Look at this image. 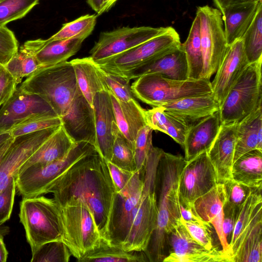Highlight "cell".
<instances>
[{
  "label": "cell",
  "instance_id": "d6a6232c",
  "mask_svg": "<svg viewBox=\"0 0 262 262\" xmlns=\"http://www.w3.org/2000/svg\"><path fill=\"white\" fill-rule=\"evenodd\" d=\"M79 262H145L149 261L143 251H127L120 245L102 239L99 245L87 252Z\"/></svg>",
  "mask_w": 262,
  "mask_h": 262
},
{
  "label": "cell",
  "instance_id": "11a10c76",
  "mask_svg": "<svg viewBox=\"0 0 262 262\" xmlns=\"http://www.w3.org/2000/svg\"><path fill=\"white\" fill-rule=\"evenodd\" d=\"M259 1L260 0H213L215 6L221 12L225 8L230 5Z\"/></svg>",
  "mask_w": 262,
  "mask_h": 262
},
{
  "label": "cell",
  "instance_id": "1f68e13d",
  "mask_svg": "<svg viewBox=\"0 0 262 262\" xmlns=\"http://www.w3.org/2000/svg\"><path fill=\"white\" fill-rule=\"evenodd\" d=\"M232 179L252 188H262V150L254 149L235 160L231 170Z\"/></svg>",
  "mask_w": 262,
  "mask_h": 262
},
{
  "label": "cell",
  "instance_id": "9f6ffc18",
  "mask_svg": "<svg viewBox=\"0 0 262 262\" xmlns=\"http://www.w3.org/2000/svg\"><path fill=\"white\" fill-rule=\"evenodd\" d=\"M118 0H102L101 6L97 15H100L108 11Z\"/></svg>",
  "mask_w": 262,
  "mask_h": 262
},
{
  "label": "cell",
  "instance_id": "e7e4bbea",
  "mask_svg": "<svg viewBox=\"0 0 262 262\" xmlns=\"http://www.w3.org/2000/svg\"><path fill=\"white\" fill-rule=\"evenodd\" d=\"M0 1H1V0H0Z\"/></svg>",
  "mask_w": 262,
  "mask_h": 262
},
{
  "label": "cell",
  "instance_id": "6da1fadb",
  "mask_svg": "<svg viewBox=\"0 0 262 262\" xmlns=\"http://www.w3.org/2000/svg\"><path fill=\"white\" fill-rule=\"evenodd\" d=\"M59 206L74 202L92 211L102 238L110 243V226L116 191L106 161L96 149L58 178L48 190Z\"/></svg>",
  "mask_w": 262,
  "mask_h": 262
},
{
  "label": "cell",
  "instance_id": "6125c7cd",
  "mask_svg": "<svg viewBox=\"0 0 262 262\" xmlns=\"http://www.w3.org/2000/svg\"><path fill=\"white\" fill-rule=\"evenodd\" d=\"M5 133V132L0 130V134H1L2 133Z\"/></svg>",
  "mask_w": 262,
  "mask_h": 262
},
{
  "label": "cell",
  "instance_id": "f6af8a7d",
  "mask_svg": "<svg viewBox=\"0 0 262 262\" xmlns=\"http://www.w3.org/2000/svg\"><path fill=\"white\" fill-rule=\"evenodd\" d=\"M62 124L59 117H40L27 120L10 129L12 136H19L39 131L44 129L58 126Z\"/></svg>",
  "mask_w": 262,
  "mask_h": 262
},
{
  "label": "cell",
  "instance_id": "f1b7e54d",
  "mask_svg": "<svg viewBox=\"0 0 262 262\" xmlns=\"http://www.w3.org/2000/svg\"><path fill=\"white\" fill-rule=\"evenodd\" d=\"M110 95L117 125L135 147L138 132L146 125L145 110L136 99L122 101L111 93Z\"/></svg>",
  "mask_w": 262,
  "mask_h": 262
},
{
  "label": "cell",
  "instance_id": "8992f818",
  "mask_svg": "<svg viewBox=\"0 0 262 262\" xmlns=\"http://www.w3.org/2000/svg\"><path fill=\"white\" fill-rule=\"evenodd\" d=\"M136 98L152 106L158 107L183 98L212 94L210 80H174L151 74L136 79L130 85Z\"/></svg>",
  "mask_w": 262,
  "mask_h": 262
},
{
  "label": "cell",
  "instance_id": "2e32d148",
  "mask_svg": "<svg viewBox=\"0 0 262 262\" xmlns=\"http://www.w3.org/2000/svg\"><path fill=\"white\" fill-rule=\"evenodd\" d=\"M40 117L58 116L42 97L18 88L0 108V130L7 132L27 120Z\"/></svg>",
  "mask_w": 262,
  "mask_h": 262
},
{
  "label": "cell",
  "instance_id": "44dd1931",
  "mask_svg": "<svg viewBox=\"0 0 262 262\" xmlns=\"http://www.w3.org/2000/svg\"><path fill=\"white\" fill-rule=\"evenodd\" d=\"M236 127L237 123L221 124L213 142L207 151L215 169L219 183L232 179Z\"/></svg>",
  "mask_w": 262,
  "mask_h": 262
},
{
  "label": "cell",
  "instance_id": "ac0fdd59",
  "mask_svg": "<svg viewBox=\"0 0 262 262\" xmlns=\"http://www.w3.org/2000/svg\"><path fill=\"white\" fill-rule=\"evenodd\" d=\"M151 74L174 80L188 79L187 62L182 43L162 52L140 66L118 75L130 80Z\"/></svg>",
  "mask_w": 262,
  "mask_h": 262
},
{
  "label": "cell",
  "instance_id": "f546056e",
  "mask_svg": "<svg viewBox=\"0 0 262 262\" xmlns=\"http://www.w3.org/2000/svg\"><path fill=\"white\" fill-rule=\"evenodd\" d=\"M256 149L262 150V104L237 123L233 162Z\"/></svg>",
  "mask_w": 262,
  "mask_h": 262
},
{
  "label": "cell",
  "instance_id": "83f0119b",
  "mask_svg": "<svg viewBox=\"0 0 262 262\" xmlns=\"http://www.w3.org/2000/svg\"><path fill=\"white\" fill-rule=\"evenodd\" d=\"M76 143L61 124L20 167L18 171L32 165L43 166L62 159Z\"/></svg>",
  "mask_w": 262,
  "mask_h": 262
},
{
  "label": "cell",
  "instance_id": "5b68a950",
  "mask_svg": "<svg viewBox=\"0 0 262 262\" xmlns=\"http://www.w3.org/2000/svg\"><path fill=\"white\" fill-rule=\"evenodd\" d=\"M19 217L32 254L48 242L62 241L63 227L59 205L43 196L24 198Z\"/></svg>",
  "mask_w": 262,
  "mask_h": 262
},
{
  "label": "cell",
  "instance_id": "6f0895ef",
  "mask_svg": "<svg viewBox=\"0 0 262 262\" xmlns=\"http://www.w3.org/2000/svg\"><path fill=\"white\" fill-rule=\"evenodd\" d=\"M8 255V252L4 242V237L0 233V262L6 261Z\"/></svg>",
  "mask_w": 262,
  "mask_h": 262
},
{
  "label": "cell",
  "instance_id": "8d00e7d4",
  "mask_svg": "<svg viewBox=\"0 0 262 262\" xmlns=\"http://www.w3.org/2000/svg\"><path fill=\"white\" fill-rule=\"evenodd\" d=\"M241 38L249 63L262 59V6Z\"/></svg>",
  "mask_w": 262,
  "mask_h": 262
},
{
  "label": "cell",
  "instance_id": "277c9868",
  "mask_svg": "<svg viewBox=\"0 0 262 262\" xmlns=\"http://www.w3.org/2000/svg\"><path fill=\"white\" fill-rule=\"evenodd\" d=\"M164 151L150 148L144 174L143 187L132 227L121 247L127 251L144 252L155 230L157 217L156 180L158 163Z\"/></svg>",
  "mask_w": 262,
  "mask_h": 262
},
{
  "label": "cell",
  "instance_id": "be15d7a7",
  "mask_svg": "<svg viewBox=\"0 0 262 262\" xmlns=\"http://www.w3.org/2000/svg\"><path fill=\"white\" fill-rule=\"evenodd\" d=\"M1 66V65L0 64V67Z\"/></svg>",
  "mask_w": 262,
  "mask_h": 262
},
{
  "label": "cell",
  "instance_id": "7dc6e473",
  "mask_svg": "<svg viewBox=\"0 0 262 262\" xmlns=\"http://www.w3.org/2000/svg\"><path fill=\"white\" fill-rule=\"evenodd\" d=\"M18 50L13 32L6 26L0 27V64L5 67Z\"/></svg>",
  "mask_w": 262,
  "mask_h": 262
},
{
  "label": "cell",
  "instance_id": "8fae6325",
  "mask_svg": "<svg viewBox=\"0 0 262 262\" xmlns=\"http://www.w3.org/2000/svg\"><path fill=\"white\" fill-rule=\"evenodd\" d=\"M181 43L179 34L171 27L162 34L96 63L107 72L120 75L140 66L162 52Z\"/></svg>",
  "mask_w": 262,
  "mask_h": 262
},
{
  "label": "cell",
  "instance_id": "ffe728a7",
  "mask_svg": "<svg viewBox=\"0 0 262 262\" xmlns=\"http://www.w3.org/2000/svg\"><path fill=\"white\" fill-rule=\"evenodd\" d=\"M95 115L97 150L106 160L110 161L118 127L115 120L110 93L106 91L98 92L93 101Z\"/></svg>",
  "mask_w": 262,
  "mask_h": 262
},
{
  "label": "cell",
  "instance_id": "ba28073f",
  "mask_svg": "<svg viewBox=\"0 0 262 262\" xmlns=\"http://www.w3.org/2000/svg\"><path fill=\"white\" fill-rule=\"evenodd\" d=\"M95 149L88 142H76L64 158L43 166L32 165L18 171L15 177L16 189L23 198L47 194L58 178L76 162Z\"/></svg>",
  "mask_w": 262,
  "mask_h": 262
},
{
  "label": "cell",
  "instance_id": "94428289",
  "mask_svg": "<svg viewBox=\"0 0 262 262\" xmlns=\"http://www.w3.org/2000/svg\"><path fill=\"white\" fill-rule=\"evenodd\" d=\"M11 136V135L9 132H5L0 134V146Z\"/></svg>",
  "mask_w": 262,
  "mask_h": 262
},
{
  "label": "cell",
  "instance_id": "f907efd6",
  "mask_svg": "<svg viewBox=\"0 0 262 262\" xmlns=\"http://www.w3.org/2000/svg\"><path fill=\"white\" fill-rule=\"evenodd\" d=\"M241 208L232 206L226 202L224 204L222 228L224 236L229 245Z\"/></svg>",
  "mask_w": 262,
  "mask_h": 262
},
{
  "label": "cell",
  "instance_id": "d590c367",
  "mask_svg": "<svg viewBox=\"0 0 262 262\" xmlns=\"http://www.w3.org/2000/svg\"><path fill=\"white\" fill-rule=\"evenodd\" d=\"M41 67L34 55L23 44L4 67L18 84L24 77H29Z\"/></svg>",
  "mask_w": 262,
  "mask_h": 262
},
{
  "label": "cell",
  "instance_id": "680465c9",
  "mask_svg": "<svg viewBox=\"0 0 262 262\" xmlns=\"http://www.w3.org/2000/svg\"><path fill=\"white\" fill-rule=\"evenodd\" d=\"M14 138V137L11 136L0 146V162L13 141Z\"/></svg>",
  "mask_w": 262,
  "mask_h": 262
},
{
  "label": "cell",
  "instance_id": "52a82bcc",
  "mask_svg": "<svg viewBox=\"0 0 262 262\" xmlns=\"http://www.w3.org/2000/svg\"><path fill=\"white\" fill-rule=\"evenodd\" d=\"M261 63H249L232 85L220 107L221 124L237 123L262 104Z\"/></svg>",
  "mask_w": 262,
  "mask_h": 262
},
{
  "label": "cell",
  "instance_id": "d4e9b609",
  "mask_svg": "<svg viewBox=\"0 0 262 262\" xmlns=\"http://www.w3.org/2000/svg\"><path fill=\"white\" fill-rule=\"evenodd\" d=\"M84 40L37 39L27 41L24 45L41 67H45L67 61L79 50Z\"/></svg>",
  "mask_w": 262,
  "mask_h": 262
},
{
  "label": "cell",
  "instance_id": "db71d44e",
  "mask_svg": "<svg viewBox=\"0 0 262 262\" xmlns=\"http://www.w3.org/2000/svg\"><path fill=\"white\" fill-rule=\"evenodd\" d=\"M180 208L181 218L186 221L196 222L200 223H206L203 221L194 212L192 208L185 207L180 203Z\"/></svg>",
  "mask_w": 262,
  "mask_h": 262
},
{
  "label": "cell",
  "instance_id": "d6986e66",
  "mask_svg": "<svg viewBox=\"0 0 262 262\" xmlns=\"http://www.w3.org/2000/svg\"><path fill=\"white\" fill-rule=\"evenodd\" d=\"M249 64L242 39L228 46L225 57L211 82L212 94L220 107L230 88Z\"/></svg>",
  "mask_w": 262,
  "mask_h": 262
},
{
  "label": "cell",
  "instance_id": "ee69618b",
  "mask_svg": "<svg viewBox=\"0 0 262 262\" xmlns=\"http://www.w3.org/2000/svg\"><path fill=\"white\" fill-rule=\"evenodd\" d=\"M152 129L147 125L138 132L135 143V158L137 171L144 173L146 162L152 143Z\"/></svg>",
  "mask_w": 262,
  "mask_h": 262
},
{
  "label": "cell",
  "instance_id": "9c48e42d",
  "mask_svg": "<svg viewBox=\"0 0 262 262\" xmlns=\"http://www.w3.org/2000/svg\"><path fill=\"white\" fill-rule=\"evenodd\" d=\"M59 207L62 241L77 260L97 247L103 238L92 211L85 204L76 201Z\"/></svg>",
  "mask_w": 262,
  "mask_h": 262
},
{
  "label": "cell",
  "instance_id": "681fc988",
  "mask_svg": "<svg viewBox=\"0 0 262 262\" xmlns=\"http://www.w3.org/2000/svg\"><path fill=\"white\" fill-rule=\"evenodd\" d=\"M16 191L15 178L0 192V226L8 220L12 213Z\"/></svg>",
  "mask_w": 262,
  "mask_h": 262
},
{
  "label": "cell",
  "instance_id": "f5cc1de1",
  "mask_svg": "<svg viewBox=\"0 0 262 262\" xmlns=\"http://www.w3.org/2000/svg\"><path fill=\"white\" fill-rule=\"evenodd\" d=\"M106 164L116 193H120L125 189L134 172L120 168L108 161H106Z\"/></svg>",
  "mask_w": 262,
  "mask_h": 262
},
{
  "label": "cell",
  "instance_id": "3957f363",
  "mask_svg": "<svg viewBox=\"0 0 262 262\" xmlns=\"http://www.w3.org/2000/svg\"><path fill=\"white\" fill-rule=\"evenodd\" d=\"M19 88L44 99L61 119L71 110L80 90L73 66L67 61L41 67Z\"/></svg>",
  "mask_w": 262,
  "mask_h": 262
},
{
  "label": "cell",
  "instance_id": "7402d4cb",
  "mask_svg": "<svg viewBox=\"0 0 262 262\" xmlns=\"http://www.w3.org/2000/svg\"><path fill=\"white\" fill-rule=\"evenodd\" d=\"M232 262L262 261V201L248 226L230 249Z\"/></svg>",
  "mask_w": 262,
  "mask_h": 262
},
{
  "label": "cell",
  "instance_id": "74e56055",
  "mask_svg": "<svg viewBox=\"0 0 262 262\" xmlns=\"http://www.w3.org/2000/svg\"><path fill=\"white\" fill-rule=\"evenodd\" d=\"M122 169L134 172L137 171L135 147L117 127L115 132L112 157L110 161Z\"/></svg>",
  "mask_w": 262,
  "mask_h": 262
},
{
  "label": "cell",
  "instance_id": "60d3db41",
  "mask_svg": "<svg viewBox=\"0 0 262 262\" xmlns=\"http://www.w3.org/2000/svg\"><path fill=\"white\" fill-rule=\"evenodd\" d=\"M71 253L62 241L44 244L32 254L31 262H68Z\"/></svg>",
  "mask_w": 262,
  "mask_h": 262
},
{
  "label": "cell",
  "instance_id": "ab89813d",
  "mask_svg": "<svg viewBox=\"0 0 262 262\" xmlns=\"http://www.w3.org/2000/svg\"><path fill=\"white\" fill-rule=\"evenodd\" d=\"M39 2V0L0 1V27L24 17Z\"/></svg>",
  "mask_w": 262,
  "mask_h": 262
},
{
  "label": "cell",
  "instance_id": "cb8c5ba5",
  "mask_svg": "<svg viewBox=\"0 0 262 262\" xmlns=\"http://www.w3.org/2000/svg\"><path fill=\"white\" fill-rule=\"evenodd\" d=\"M225 200L223 184L217 183L211 190L197 199L193 203L192 208L203 221L213 226L222 249L230 255L229 244L222 228L223 206Z\"/></svg>",
  "mask_w": 262,
  "mask_h": 262
},
{
  "label": "cell",
  "instance_id": "e0dca14e",
  "mask_svg": "<svg viewBox=\"0 0 262 262\" xmlns=\"http://www.w3.org/2000/svg\"><path fill=\"white\" fill-rule=\"evenodd\" d=\"M59 126L14 137L0 162V192L8 186L11 179L15 178L20 167Z\"/></svg>",
  "mask_w": 262,
  "mask_h": 262
},
{
  "label": "cell",
  "instance_id": "03108f58",
  "mask_svg": "<svg viewBox=\"0 0 262 262\" xmlns=\"http://www.w3.org/2000/svg\"><path fill=\"white\" fill-rule=\"evenodd\" d=\"M40 1V0H39Z\"/></svg>",
  "mask_w": 262,
  "mask_h": 262
},
{
  "label": "cell",
  "instance_id": "816d5d0a",
  "mask_svg": "<svg viewBox=\"0 0 262 262\" xmlns=\"http://www.w3.org/2000/svg\"><path fill=\"white\" fill-rule=\"evenodd\" d=\"M14 78L4 66L0 67V106L12 96L17 88Z\"/></svg>",
  "mask_w": 262,
  "mask_h": 262
},
{
  "label": "cell",
  "instance_id": "91938a15",
  "mask_svg": "<svg viewBox=\"0 0 262 262\" xmlns=\"http://www.w3.org/2000/svg\"><path fill=\"white\" fill-rule=\"evenodd\" d=\"M86 2L97 13L99 12L102 0H86Z\"/></svg>",
  "mask_w": 262,
  "mask_h": 262
},
{
  "label": "cell",
  "instance_id": "7c38bea8",
  "mask_svg": "<svg viewBox=\"0 0 262 262\" xmlns=\"http://www.w3.org/2000/svg\"><path fill=\"white\" fill-rule=\"evenodd\" d=\"M170 27H124L101 32L90 57L95 62L111 57L166 32Z\"/></svg>",
  "mask_w": 262,
  "mask_h": 262
},
{
  "label": "cell",
  "instance_id": "5bb4252c",
  "mask_svg": "<svg viewBox=\"0 0 262 262\" xmlns=\"http://www.w3.org/2000/svg\"><path fill=\"white\" fill-rule=\"evenodd\" d=\"M215 169L207 151L203 152L184 165L179 179V196L180 204L192 208L194 202L217 184Z\"/></svg>",
  "mask_w": 262,
  "mask_h": 262
},
{
  "label": "cell",
  "instance_id": "9a60e30c",
  "mask_svg": "<svg viewBox=\"0 0 262 262\" xmlns=\"http://www.w3.org/2000/svg\"><path fill=\"white\" fill-rule=\"evenodd\" d=\"M166 240L168 254L163 262H232L222 249L208 250L199 244L181 222L167 234Z\"/></svg>",
  "mask_w": 262,
  "mask_h": 262
},
{
  "label": "cell",
  "instance_id": "4dcf8cb0",
  "mask_svg": "<svg viewBox=\"0 0 262 262\" xmlns=\"http://www.w3.org/2000/svg\"><path fill=\"white\" fill-rule=\"evenodd\" d=\"M70 62L73 66L79 88L93 106V99L96 94L103 91H108L99 74L98 65L90 56L74 59Z\"/></svg>",
  "mask_w": 262,
  "mask_h": 262
},
{
  "label": "cell",
  "instance_id": "bcb514c9",
  "mask_svg": "<svg viewBox=\"0 0 262 262\" xmlns=\"http://www.w3.org/2000/svg\"><path fill=\"white\" fill-rule=\"evenodd\" d=\"M225 202L234 207L241 208L249 196L256 189L237 183L232 179L223 183Z\"/></svg>",
  "mask_w": 262,
  "mask_h": 262
},
{
  "label": "cell",
  "instance_id": "7a4b0ae2",
  "mask_svg": "<svg viewBox=\"0 0 262 262\" xmlns=\"http://www.w3.org/2000/svg\"><path fill=\"white\" fill-rule=\"evenodd\" d=\"M186 161L181 155L163 152L156 180V227L144 251L149 261L163 262L168 254L166 235L181 222L179 182Z\"/></svg>",
  "mask_w": 262,
  "mask_h": 262
},
{
  "label": "cell",
  "instance_id": "f35d334b",
  "mask_svg": "<svg viewBox=\"0 0 262 262\" xmlns=\"http://www.w3.org/2000/svg\"><path fill=\"white\" fill-rule=\"evenodd\" d=\"M97 15L86 14L63 24L60 29L51 36L50 39L81 38L85 39L93 32L97 22Z\"/></svg>",
  "mask_w": 262,
  "mask_h": 262
},
{
  "label": "cell",
  "instance_id": "484cf974",
  "mask_svg": "<svg viewBox=\"0 0 262 262\" xmlns=\"http://www.w3.org/2000/svg\"><path fill=\"white\" fill-rule=\"evenodd\" d=\"M220 125L218 111L188 128L183 147L184 159L186 161L209 150L218 133Z\"/></svg>",
  "mask_w": 262,
  "mask_h": 262
},
{
  "label": "cell",
  "instance_id": "30bf717a",
  "mask_svg": "<svg viewBox=\"0 0 262 262\" xmlns=\"http://www.w3.org/2000/svg\"><path fill=\"white\" fill-rule=\"evenodd\" d=\"M200 38L203 60L201 78L210 80L226 53L227 45L221 11L208 5L198 7Z\"/></svg>",
  "mask_w": 262,
  "mask_h": 262
},
{
  "label": "cell",
  "instance_id": "4316f807",
  "mask_svg": "<svg viewBox=\"0 0 262 262\" xmlns=\"http://www.w3.org/2000/svg\"><path fill=\"white\" fill-rule=\"evenodd\" d=\"M262 6V0L229 6L221 12L228 46L241 39Z\"/></svg>",
  "mask_w": 262,
  "mask_h": 262
},
{
  "label": "cell",
  "instance_id": "e575fe53",
  "mask_svg": "<svg viewBox=\"0 0 262 262\" xmlns=\"http://www.w3.org/2000/svg\"><path fill=\"white\" fill-rule=\"evenodd\" d=\"M182 46L186 55L188 79H201L203 60L201 45L200 18L197 14L192 22L188 37L186 41L182 43Z\"/></svg>",
  "mask_w": 262,
  "mask_h": 262
},
{
  "label": "cell",
  "instance_id": "c3c4849f",
  "mask_svg": "<svg viewBox=\"0 0 262 262\" xmlns=\"http://www.w3.org/2000/svg\"><path fill=\"white\" fill-rule=\"evenodd\" d=\"M180 221L190 234L199 244L208 250L216 248L213 245L211 232L209 228L210 225L188 222L183 220L181 217Z\"/></svg>",
  "mask_w": 262,
  "mask_h": 262
},
{
  "label": "cell",
  "instance_id": "603a6c76",
  "mask_svg": "<svg viewBox=\"0 0 262 262\" xmlns=\"http://www.w3.org/2000/svg\"><path fill=\"white\" fill-rule=\"evenodd\" d=\"M161 106L188 128L220 110L212 94L183 98Z\"/></svg>",
  "mask_w": 262,
  "mask_h": 262
},
{
  "label": "cell",
  "instance_id": "7bdbcfd3",
  "mask_svg": "<svg viewBox=\"0 0 262 262\" xmlns=\"http://www.w3.org/2000/svg\"><path fill=\"white\" fill-rule=\"evenodd\" d=\"M98 71L108 91L117 99L125 102L136 99L131 90L129 80L122 76L107 72L99 67Z\"/></svg>",
  "mask_w": 262,
  "mask_h": 262
},
{
  "label": "cell",
  "instance_id": "836d02e7",
  "mask_svg": "<svg viewBox=\"0 0 262 262\" xmlns=\"http://www.w3.org/2000/svg\"><path fill=\"white\" fill-rule=\"evenodd\" d=\"M146 124L152 130L163 132L182 147L188 127L168 113L161 106L145 110Z\"/></svg>",
  "mask_w": 262,
  "mask_h": 262
},
{
  "label": "cell",
  "instance_id": "4fadbf2b",
  "mask_svg": "<svg viewBox=\"0 0 262 262\" xmlns=\"http://www.w3.org/2000/svg\"><path fill=\"white\" fill-rule=\"evenodd\" d=\"M144 173L134 172L125 189L115 196L110 226V243L120 245L126 238L137 211Z\"/></svg>",
  "mask_w": 262,
  "mask_h": 262
},
{
  "label": "cell",
  "instance_id": "b9f144b4",
  "mask_svg": "<svg viewBox=\"0 0 262 262\" xmlns=\"http://www.w3.org/2000/svg\"><path fill=\"white\" fill-rule=\"evenodd\" d=\"M262 201L261 189H255L242 206L229 243L230 249L249 224L257 204Z\"/></svg>",
  "mask_w": 262,
  "mask_h": 262
}]
</instances>
